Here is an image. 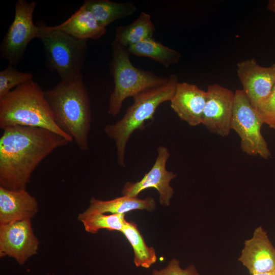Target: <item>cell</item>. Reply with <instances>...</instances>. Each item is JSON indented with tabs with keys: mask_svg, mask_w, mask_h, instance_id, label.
I'll return each mask as SVG.
<instances>
[{
	"mask_svg": "<svg viewBox=\"0 0 275 275\" xmlns=\"http://www.w3.org/2000/svg\"><path fill=\"white\" fill-rule=\"evenodd\" d=\"M178 82V76L172 74L165 84L136 95L133 97V103L127 108L123 117L114 124L104 127L106 135L115 142L117 163L120 167H126L125 150L131 135L136 130H143L146 121H154L156 110L162 103L171 100Z\"/></svg>",
	"mask_w": 275,
	"mask_h": 275,
	"instance_id": "cell-4",
	"label": "cell"
},
{
	"mask_svg": "<svg viewBox=\"0 0 275 275\" xmlns=\"http://www.w3.org/2000/svg\"><path fill=\"white\" fill-rule=\"evenodd\" d=\"M127 47L115 41L112 43L110 72L114 88L109 99L108 113L116 117L120 112L124 101L128 97L167 82L169 77H162L152 72L135 67L130 60Z\"/></svg>",
	"mask_w": 275,
	"mask_h": 275,
	"instance_id": "cell-5",
	"label": "cell"
},
{
	"mask_svg": "<svg viewBox=\"0 0 275 275\" xmlns=\"http://www.w3.org/2000/svg\"><path fill=\"white\" fill-rule=\"evenodd\" d=\"M0 138V186L26 189L32 173L55 149L71 143L49 130L16 126L6 127Z\"/></svg>",
	"mask_w": 275,
	"mask_h": 275,
	"instance_id": "cell-1",
	"label": "cell"
},
{
	"mask_svg": "<svg viewBox=\"0 0 275 275\" xmlns=\"http://www.w3.org/2000/svg\"><path fill=\"white\" fill-rule=\"evenodd\" d=\"M152 275H199V273L193 264L182 269L180 266L179 261L173 259L166 268L160 270H153Z\"/></svg>",
	"mask_w": 275,
	"mask_h": 275,
	"instance_id": "cell-25",
	"label": "cell"
},
{
	"mask_svg": "<svg viewBox=\"0 0 275 275\" xmlns=\"http://www.w3.org/2000/svg\"><path fill=\"white\" fill-rule=\"evenodd\" d=\"M238 260L251 275L275 270V248L261 226L254 230L251 239L244 241Z\"/></svg>",
	"mask_w": 275,
	"mask_h": 275,
	"instance_id": "cell-13",
	"label": "cell"
},
{
	"mask_svg": "<svg viewBox=\"0 0 275 275\" xmlns=\"http://www.w3.org/2000/svg\"><path fill=\"white\" fill-rule=\"evenodd\" d=\"M206 98V91L195 84L178 81L170 105L181 120L195 127L201 124Z\"/></svg>",
	"mask_w": 275,
	"mask_h": 275,
	"instance_id": "cell-14",
	"label": "cell"
},
{
	"mask_svg": "<svg viewBox=\"0 0 275 275\" xmlns=\"http://www.w3.org/2000/svg\"><path fill=\"white\" fill-rule=\"evenodd\" d=\"M253 275H275V270L269 272L256 273Z\"/></svg>",
	"mask_w": 275,
	"mask_h": 275,
	"instance_id": "cell-27",
	"label": "cell"
},
{
	"mask_svg": "<svg viewBox=\"0 0 275 275\" xmlns=\"http://www.w3.org/2000/svg\"><path fill=\"white\" fill-rule=\"evenodd\" d=\"M267 9L275 14V0H269L267 5Z\"/></svg>",
	"mask_w": 275,
	"mask_h": 275,
	"instance_id": "cell-26",
	"label": "cell"
},
{
	"mask_svg": "<svg viewBox=\"0 0 275 275\" xmlns=\"http://www.w3.org/2000/svg\"><path fill=\"white\" fill-rule=\"evenodd\" d=\"M237 74L242 90L257 110L275 86V63L263 67L254 58L246 59L237 63Z\"/></svg>",
	"mask_w": 275,
	"mask_h": 275,
	"instance_id": "cell-11",
	"label": "cell"
},
{
	"mask_svg": "<svg viewBox=\"0 0 275 275\" xmlns=\"http://www.w3.org/2000/svg\"><path fill=\"white\" fill-rule=\"evenodd\" d=\"M53 27L74 38L86 41L89 39H99L106 32V28L99 24L84 4L68 19Z\"/></svg>",
	"mask_w": 275,
	"mask_h": 275,
	"instance_id": "cell-16",
	"label": "cell"
},
{
	"mask_svg": "<svg viewBox=\"0 0 275 275\" xmlns=\"http://www.w3.org/2000/svg\"><path fill=\"white\" fill-rule=\"evenodd\" d=\"M36 5L35 1L18 0L16 3L14 20L0 47L1 58L7 60L9 64L17 65L30 42L38 38V28L33 20Z\"/></svg>",
	"mask_w": 275,
	"mask_h": 275,
	"instance_id": "cell-8",
	"label": "cell"
},
{
	"mask_svg": "<svg viewBox=\"0 0 275 275\" xmlns=\"http://www.w3.org/2000/svg\"><path fill=\"white\" fill-rule=\"evenodd\" d=\"M84 4L104 28L116 20L132 15L136 11L135 4L131 1L118 3L109 0H87Z\"/></svg>",
	"mask_w": 275,
	"mask_h": 275,
	"instance_id": "cell-18",
	"label": "cell"
},
{
	"mask_svg": "<svg viewBox=\"0 0 275 275\" xmlns=\"http://www.w3.org/2000/svg\"><path fill=\"white\" fill-rule=\"evenodd\" d=\"M157 155L154 164L142 179L136 182H126L123 188V196L138 197L140 193L148 188H154L159 195V202L164 206H169L170 199L174 194V189L170 185L171 180L176 174L167 170V160L170 153L168 148L163 146H158Z\"/></svg>",
	"mask_w": 275,
	"mask_h": 275,
	"instance_id": "cell-12",
	"label": "cell"
},
{
	"mask_svg": "<svg viewBox=\"0 0 275 275\" xmlns=\"http://www.w3.org/2000/svg\"><path fill=\"white\" fill-rule=\"evenodd\" d=\"M201 124L222 137L229 134L235 92L217 84L208 86Z\"/></svg>",
	"mask_w": 275,
	"mask_h": 275,
	"instance_id": "cell-9",
	"label": "cell"
},
{
	"mask_svg": "<svg viewBox=\"0 0 275 275\" xmlns=\"http://www.w3.org/2000/svg\"><path fill=\"white\" fill-rule=\"evenodd\" d=\"M38 38L43 45L50 67L62 81L74 80L80 72L86 57V40L74 38L64 32L38 22Z\"/></svg>",
	"mask_w": 275,
	"mask_h": 275,
	"instance_id": "cell-6",
	"label": "cell"
},
{
	"mask_svg": "<svg viewBox=\"0 0 275 275\" xmlns=\"http://www.w3.org/2000/svg\"><path fill=\"white\" fill-rule=\"evenodd\" d=\"M16 126L46 129L73 141L57 124L44 91L33 79L0 99V128Z\"/></svg>",
	"mask_w": 275,
	"mask_h": 275,
	"instance_id": "cell-3",
	"label": "cell"
},
{
	"mask_svg": "<svg viewBox=\"0 0 275 275\" xmlns=\"http://www.w3.org/2000/svg\"><path fill=\"white\" fill-rule=\"evenodd\" d=\"M38 210L36 198L26 189L10 190L0 186V225L31 219Z\"/></svg>",
	"mask_w": 275,
	"mask_h": 275,
	"instance_id": "cell-15",
	"label": "cell"
},
{
	"mask_svg": "<svg viewBox=\"0 0 275 275\" xmlns=\"http://www.w3.org/2000/svg\"><path fill=\"white\" fill-rule=\"evenodd\" d=\"M128 49L131 54L149 58L167 68L178 63L181 58L178 51L155 41L153 38L130 46Z\"/></svg>",
	"mask_w": 275,
	"mask_h": 275,
	"instance_id": "cell-20",
	"label": "cell"
},
{
	"mask_svg": "<svg viewBox=\"0 0 275 275\" xmlns=\"http://www.w3.org/2000/svg\"><path fill=\"white\" fill-rule=\"evenodd\" d=\"M155 206V200L151 197L141 199L138 197L125 195L108 201H102L92 197L88 208L78 215L86 216L93 213L106 212L124 214L136 209H145L151 211L154 210Z\"/></svg>",
	"mask_w": 275,
	"mask_h": 275,
	"instance_id": "cell-17",
	"label": "cell"
},
{
	"mask_svg": "<svg viewBox=\"0 0 275 275\" xmlns=\"http://www.w3.org/2000/svg\"><path fill=\"white\" fill-rule=\"evenodd\" d=\"M263 124L257 111L242 89L237 90L234 95L231 129L239 135L240 148L243 152L267 159L271 157V152L261 133Z\"/></svg>",
	"mask_w": 275,
	"mask_h": 275,
	"instance_id": "cell-7",
	"label": "cell"
},
{
	"mask_svg": "<svg viewBox=\"0 0 275 275\" xmlns=\"http://www.w3.org/2000/svg\"><path fill=\"white\" fill-rule=\"evenodd\" d=\"M263 124L275 130V86L256 110Z\"/></svg>",
	"mask_w": 275,
	"mask_h": 275,
	"instance_id": "cell-24",
	"label": "cell"
},
{
	"mask_svg": "<svg viewBox=\"0 0 275 275\" xmlns=\"http://www.w3.org/2000/svg\"><path fill=\"white\" fill-rule=\"evenodd\" d=\"M78 219L82 223L85 230L91 233H96L102 229L122 232L126 222L124 213L109 215L93 213L86 216L78 215Z\"/></svg>",
	"mask_w": 275,
	"mask_h": 275,
	"instance_id": "cell-22",
	"label": "cell"
},
{
	"mask_svg": "<svg viewBox=\"0 0 275 275\" xmlns=\"http://www.w3.org/2000/svg\"><path fill=\"white\" fill-rule=\"evenodd\" d=\"M31 73L21 72L15 69L13 65H9L0 72V99L8 94L13 89L32 79Z\"/></svg>",
	"mask_w": 275,
	"mask_h": 275,
	"instance_id": "cell-23",
	"label": "cell"
},
{
	"mask_svg": "<svg viewBox=\"0 0 275 275\" xmlns=\"http://www.w3.org/2000/svg\"><path fill=\"white\" fill-rule=\"evenodd\" d=\"M122 233L132 246L136 266L148 268L156 261L154 248L146 245L136 224L126 221Z\"/></svg>",
	"mask_w": 275,
	"mask_h": 275,
	"instance_id": "cell-21",
	"label": "cell"
},
{
	"mask_svg": "<svg viewBox=\"0 0 275 275\" xmlns=\"http://www.w3.org/2000/svg\"><path fill=\"white\" fill-rule=\"evenodd\" d=\"M155 30L150 15L142 12L129 24L117 28L114 41L128 48L144 40L152 38Z\"/></svg>",
	"mask_w": 275,
	"mask_h": 275,
	"instance_id": "cell-19",
	"label": "cell"
},
{
	"mask_svg": "<svg viewBox=\"0 0 275 275\" xmlns=\"http://www.w3.org/2000/svg\"><path fill=\"white\" fill-rule=\"evenodd\" d=\"M39 241L35 235L31 219L0 225V256L14 258L23 265L37 254Z\"/></svg>",
	"mask_w": 275,
	"mask_h": 275,
	"instance_id": "cell-10",
	"label": "cell"
},
{
	"mask_svg": "<svg viewBox=\"0 0 275 275\" xmlns=\"http://www.w3.org/2000/svg\"><path fill=\"white\" fill-rule=\"evenodd\" d=\"M44 94L58 126L73 139L80 151H88L92 115L82 75L74 80H61L44 91Z\"/></svg>",
	"mask_w": 275,
	"mask_h": 275,
	"instance_id": "cell-2",
	"label": "cell"
}]
</instances>
